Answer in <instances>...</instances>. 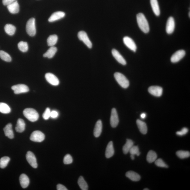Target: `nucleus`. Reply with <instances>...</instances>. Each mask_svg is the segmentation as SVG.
I'll list each match as a JSON object with an SVG mask.
<instances>
[{
    "instance_id": "14",
    "label": "nucleus",
    "mask_w": 190,
    "mask_h": 190,
    "mask_svg": "<svg viewBox=\"0 0 190 190\" xmlns=\"http://www.w3.org/2000/svg\"><path fill=\"white\" fill-rule=\"evenodd\" d=\"M148 90L150 94L155 97H160L163 93L162 88L158 86H151Z\"/></svg>"
},
{
    "instance_id": "49",
    "label": "nucleus",
    "mask_w": 190,
    "mask_h": 190,
    "mask_svg": "<svg viewBox=\"0 0 190 190\" xmlns=\"http://www.w3.org/2000/svg\"><path fill=\"white\" fill-rule=\"evenodd\" d=\"M190 12H189V17H190Z\"/></svg>"
},
{
    "instance_id": "45",
    "label": "nucleus",
    "mask_w": 190,
    "mask_h": 190,
    "mask_svg": "<svg viewBox=\"0 0 190 190\" xmlns=\"http://www.w3.org/2000/svg\"><path fill=\"white\" fill-rule=\"evenodd\" d=\"M146 117V114L144 113H143L141 114V117L142 119H145Z\"/></svg>"
},
{
    "instance_id": "21",
    "label": "nucleus",
    "mask_w": 190,
    "mask_h": 190,
    "mask_svg": "<svg viewBox=\"0 0 190 190\" xmlns=\"http://www.w3.org/2000/svg\"><path fill=\"white\" fill-rule=\"evenodd\" d=\"M19 182L21 186L23 188H27L29 184L30 180L28 176L25 174H22L19 177Z\"/></svg>"
},
{
    "instance_id": "32",
    "label": "nucleus",
    "mask_w": 190,
    "mask_h": 190,
    "mask_svg": "<svg viewBox=\"0 0 190 190\" xmlns=\"http://www.w3.org/2000/svg\"><path fill=\"white\" fill-rule=\"evenodd\" d=\"M11 111L10 108L7 104L0 103V112L4 114H8L10 113Z\"/></svg>"
},
{
    "instance_id": "48",
    "label": "nucleus",
    "mask_w": 190,
    "mask_h": 190,
    "mask_svg": "<svg viewBox=\"0 0 190 190\" xmlns=\"http://www.w3.org/2000/svg\"><path fill=\"white\" fill-rule=\"evenodd\" d=\"M144 190H149V189H148V188H145V189H144Z\"/></svg>"
},
{
    "instance_id": "1",
    "label": "nucleus",
    "mask_w": 190,
    "mask_h": 190,
    "mask_svg": "<svg viewBox=\"0 0 190 190\" xmlns=\"http://www.w3.org/2000/svg\"><path fill=\"white\" fill-rule=\"evenodd\" d=\"M137 21L140 29L146 34L148 33L150 28L148 22L144 15L142 13L137 15Z\"/></svg>"
},
{
    "instance_id": "19",
    "label": "nucleus",
    "mask_w": 190,
    "mask_h": 190,
    "mask_svg": "<svg viewBox=\"0 0 190 190\" xmlns=\"http://www.w3.org/2000/svg\"><path fill=\"white\" fill-rule=\"evenodd\" d=\"M9 12L12 14H16L19 11V6L17 1H16L7 6Z\"/></svg>"
},
{
    "instance_id": "23",
    "label": "nucleus",
    "mask_w": 190,
    "mask_h": 190,
    "mask_svg": "<svg viewBox=\"0 0 190 190\" xmlns=\"http://www.w3.org/2000/svg\"><path fill=\"white\" fill-rule=\"evenodd\" d=\"M126 176L134 182H138L141 179V176L134 171H128L126 174Z\"/></svg>"
},
{
    "instance_id": "11",
    "label": "nucleus",
    "mask_w": 190,
    "mask_h": 190,
    "mask_svg": "<svg viewBox=\"0 0 190 190\" xmlns=\"http://www.w3.org/2000/svg\"><path fill=\"white\" fill-rule=\"evenodd\" d=\"M123 42L125 45L130 49L135 52L137 50V46L133 40L128 36L124 37Z\"/></svg>"
},
{
    "instance_id": "46",
    "label": "nucleus",
    "mask_w": 190,
    "mask_h": 190,
    "mask_svg": "<svg viewBox=\"0 0 190 190\" xmlns=\"http://www.w3.org/2000/svg\"><path fill=\"white\" fill-rule=\"evenodd\" d=\"M130 157H131V158L132 159V160H134V154H131V156H130Z\"/></svg>"
},
{
    "instance_id": "10",
    "label": "nucleus",
    "mask_w": 190,
    "mask_h": 190,
    "mask_svg": "<svg viewBox=\"0 0 190 190\" xmlns=\"http://www.w3.org/2000/svg\"><path fill=\"white\" fill-rule=\"evenodd\" d=\"M45 77L46 80L51 85L57 86L59 84V82L58 78L51 73H47L46 74Z\"/></svg>"
},
{
    "instance_id": "8",
    "label": "nucleus",
    "mask_w": 190,
    "mask_h": 190,
    "mask_svg": "<svg viewBox=\"0 0 190 190\" xmlns=\"http://www.w3.org/2000/svg\"><path fill=\"white\" fill-rule=\"evenodd\" d=\"M119 122L117 112L115 108L112 109L111 111V117H110V124L111 126L115 128L117 126Z\"/></svg>"
},
{
    "instance_id": "33",
    "label": "nucleus",
    "mask_w": 190,
    "mask_h": 190,
    "mask_svg": "<svg viewBox=\"0 0 190 190\" xmlns=\"http://www.w3.org/2000/svg\"><path fill=\"white\" fill-rule=\"evenodd\" d=\"M0 58L3 60L7 62H10L12 61V57L8 53L3 50H0Z\"/></svg>"
},
{
    "instance_id": "30",
    "label": "nucleus",
    "mask_w": 190,
    "mask_h": 190,
    "mask_svg": "<svg viewBox=\"0 0 190 190\" xmlns=\"http://www.w3.org/2000/svg\"><path fill=\"white\" fill-rule=\"evenodd\" d=\"M157 157V154L155 152L150 151L148 152L147 156V160L149 163H152L156 161Z\"/></svg>"
},
{
    "instance_id": "37",
    "label": "nucleus",
    "mask_w": 190,
    "mask_h": 190,
    "mask_svg": "<svg viewBox=\"0 0 190 190\" xmlns=\"http://www.w3.org/2000/svg\"><path fill=\"white\" fill-rule=\"evenodd\" d=\"M155 164L158 167L165 168H168V166L161 158H159L158 160H156Z\"/></svg>"
},
{
    "instance_id": "28",
    "label": "nucleus",
    "mask_w": 190,
    "mask_h": 190,
    "mask_svg": "<svg viewBox=\"0 0 190 190\" xmlns=\"http://www.w3.org/2000/svg\"><path fill=\"white\" fill-rule=\"evenodd\" d=\"M133 141L130 139H127L126 143L124 145L123 148V153L125 154H127L129 152L131 147L134 145Z\"/></svg>"
},
{
    "instance_id": "15",
    "label": "nucleus",
    "mask_w": 190,
    "mask_h": 190,
    "mask_svg": "<svg viewBox=\"0 0 190 190\" xmlns=\"http://www.w3.org/2000/svg\"><path fill=\"white\" fill-rule=\"evenodd\" d=\"M112 53L114 58L119 63L123 65H126V61L117 50L116 49H113L112 51Z\"/></svg>"
},
{
    "instance_id": "16",
    "label": "nucleus",
    "mask_w": 190,
    "mask_h": 190,
    "mask_svg": "<svg viewBox=\"0 0 190 190\" xmlns=\"http://www.w3.org/2000/svg\"><path fill=\"white\" fill-rule=\"evenodd\" d=\"M65 16V12H57L53 14L48 19L49 22H52L63 18Z\"/></svg>"
},
{
    "instance_id": "43",
    "label": "nucleus",
    "mask_w": 190,
    "mask_h": 190,
    "mask_svg": "<svg viewBox=\"0 0 190 190\" xmlns=\"http://www.w3.org/2000/svg\"><path fill=\"white\" fill-rule=\"evenodd\" d=\"M16 1L17 0H3V3L4 5L8 6Z\"/></svg>"
},
{
    "instance_id": "36",
    "label": "nucleus",
    "mask_w": 190,
    "mask_h": 190,
    "mask_svg": "<svg viewBox=\"0 0 190 190\" xmlns=\"http://www.w3.org/2000/svg\"><path fill=\"white\" fill-rule=\"evenodd\" d=\"M176 155L181 159H184L189 157L190 153L188 151H177Z\"/></svg>"
},
{
    "instance_id": "25",
    "label": "nucleus",
    "mask_w": 190,
    "mask_h": 190,
    "mask_svg": "<svg viewBox=\"0 0 190 190\" xmlns=\"http://www.w3.org/2000/svg\"><path fill=\"white\" fill-rule=\"evenodd\" d=\"M25 124L23 119L19 118L18 120L15 129L17 132L22 133L25 129Z\"/></svg>"
},
{
    "instance_id": "7",
    "label": "nucleus",
    "mask_w": 190,
    "mask_h": 190,
    "mask_svg": "<svg viewBox=\"0 0 190 190\" xmlns=\"http://www.w3.org/2000/svg\"><path fill=\"white\" fill-rule=\"evenodd\" d=\"M12 89L14 90L15 94H19L22 93H25L29 91V89L28 86L20 84L12 86Z\"/></svg>"
},
{
    "instance_id": "12",
    "label": "nucleus",
    "mask_w": 190,
    "mask_h": 190,
    "mask_svg": "<svg viewBox=\"0 0 190 190\" xmlns=\"http://www.w3.org/2000/svg\"><path fill=\"white\" fill-rule=\"evenodd\" d=\"M185 55V52L184 50H180L177 51L173 55L171 59L172 63H175L178 62Z\"/></svg>"
},
{
    "instance_id": "47",
    "label": "nucleus",
    "mask_w": 190,
    "mask_h": 190,
    "mask_svg": "<svg viewBox=\"0 0 190 190\" xmlns=\"http://www.w3.org/2000/svg\"><path fill=\"white\" fill-rule=\"evenodd\" d=\"M140 151H139V152H138L137 153V154H136V155L137 156H139L140 155Z\"/></svg>"
},
{
    "instance_id": "5",
    "label": "nucleus",
    "mask_w": 190,
    "mask_h": 190,
    "mask_svg": "<svg viewBox=\"0 0 190 190\" xmlns=\"http://www.w3.org/2000/svg\"><path fill=\"white\" fill-rule=\"evenodd\" d=\"M78 36L79 39L82 41L85 45L89 48L92 47V44L88 37L87 33L84 31H81L78 33Z\"/></svg>"
},
{
    "instance_id": "9",
    "label": "nucleus",
    "mask_w": 190,
    "mask_h": 190,
    "mask_svg": "<svg viewBox=\"0 0 190 190\" xmlns=\"http://www.w3.org/2000/svg\"><path fill=\"white\" fill-rule=\"evenodd\" d=\"M26 159L31 166L34 168H36L38 166L36 158L32 152L29 151L27 152L26 154Z\"/></svg>"
},
{
    "instance_id": "41",
    "label": "nucleus",
    "mask_w": 190,
    "mask_h": 190,
    "mask_svg": "<svg viewBox=\"0 0 190 190\" xmlns=\"http://www.w3.org/2000/svg\"><path fill=\"white\" fill-rule=\"evenodd\" d=\"M139 152V148L137 146H133L131 149H130L129 152L131 154L136 155L137 153Z\"/></svg>"
},
{
    "instance_id": "13",
    "label": "nucleus",
    "mask_w": 190,
    "mask_h": 190,
    "mask_svg": "<svg viewBox=\"0 0 190 190\" xmlns=\"http://www.w3.org/2000/svg\"><path fill=\"white\" fill-rule=\"evenodd\" d=\"M175 28V22L174 18L170 17L168 19L166 26V31L168 34H171L174 32Z\"/></svg>"
},
{
    "instance_id": "29",
    "label": "nucleus",
    "mask_w": 190,
    "mask_h": 190,
    "mask_svg": "<svg viewBox=\"0 0 190 190\" xmlns=\"http://www.w3.org/2000/svg\"><path fill=\"white\" fill-rule=\"evenodd\" d=\"M58 37L56 35H51L47 40L48 45L49 47L54 46L58 41Z\"/></svg>"
},
{
    "instance_id": "18",
    "label": "nucleus",
    "mask_w": 190,
    "mask_h": 190,
    "mask_svg": "<svg viewBox=\"0 0 190 190\" xmlns=\"http://www.w3.org/2000/svg\"><path fill=\"white\" fill-rule=\"evenodd\" d=\"M114 153L113 143L112 141H110L108 143L105 151V156L107 158H109L113 156Z\"/></svg>"
},
{
    "instance_id": "38",
    "label": "nucleus",
    "mask_w": 190,
    "mask_h": 190,
    "mask_svg": "<svg viewBox=\"0 0 190 190\" xmlns=\"http://www.w3.org/2000/svg\"><path fill=\"white\" fill-rule=\"evenodd\" d=\"M73 162V159L72 157L70 154H67L64 157L63 163L66 165L71 164Z\"/></svg>"
},
{
    "instance_id": "4",
    "label": "nucleus",
    "mask_w": 190,
    "mask_h": 190,
    "mask_svg": "<svg viewBox=\"0 0 190 190\" xmlns=\"http://www.w3.org/2000/svg\"><path fill=\"white\" fill-rule=\"evenodd\" d=\"M26 31L28 34L30 36H35L36 34L35 20L34 18H32L29 20L26 23Z\"/></svg>"
},
{
    "instance_id": "22",
    "label": "nucleus",
    "mask_w": 190,
    "mask_h": 190,
    "mask_svg": "<svg viewBox=\"0 0 190 190\" xmlns=\"http://www.w3.org/2000/svg\"><path fill=\"white\" fill-rule=\"evenodd\" d=\"M151 4L154 14L156 16H160V10L158 0H150Z\"/></svg>"
},
{
    "instance_id": "3",
    "label": "nucleus",
    "mask_w": 190,
    "mask_h": 190,
    "mask_svg": "<svg viewBox=\"0 0 190 190\" xmlns=\"http://www.w3.org/2000/svg\"><path fill=\"white\" fill-rule=\"evenodd\" d=\"M115 79L119 84L124 88H127L129 86V82L124 75L119 72H116L114 74Z\"/></svg>"
},
{
    "instance_id": "44",
    "label": "nucleus",
    "mask_w": 190,
    "mask_h": 190,
    "mask_svg": "<svg viewBox=\"0 0 190 190\" xmlns=\"http://www.w3.org/2000/svg\"><path fill=\"white\" fill-rule=\"evenodd\" d=\"M57 190H67L68 189L64 186V185L59 184L57 185Z\"/></svg>"
},
{
    "instance_id": "35",
    "label": "nucleus",
    "mask_w": 190,
    "mask_h": 190,
    "mask_svg": "<svg viewBox=\"0 0 190 190\" xmlns=\"http://www.w3.org/2000/svg\"><path fill=\"white\" fill-rule=\"evenodd\" d=\"M10 161V158L7 156H4L0 159V168L2 169L5 168Z\"/></svg>"
},
{
    "instance_id": "31",
    "label": "nucleus",
    "mask_w": 190,
    "mask_h": 190,
    "mask_svg": "<svg viewBox=\"0 0 190 190\" xmlns=\"http://www.w3.org/2000/svg\"><path fill=\"white\" fill-rule=\"evenodd\" d=\"M78 184L81 190H88V185L82 176H80L78 180Z\"/></svg>"
},
{
    "instance_id": "27",
    "label": "nucleus",
    "mask_w": 190,
    "mask_h": 190,
    "mask_svg": "<svg viewBox=\"0 0 190 190\" xmlns=\"http://www.w3.org/2000/svg\"><path fill=\"white\" fill-rule=\"evenodd\" d=\"M4 30L6 34L10 36H12L15 34L16 30V28L14 25L11 24H7L4 27Z\"/></svg>"
},
{
    "instance_id": "6",
    "label": "nucleus",
    "mask_w": 190,
    "mask_h": 190,
    "mask_svg": "<svg viewBox=\"0 0 190 190\" xmlns=\"http://www.w3.org/2000/svg\"><path fill=\"white\" fill-rule=\"evenodd\" d=\"M45 139V134L39 131L33 132L30 137V140L35 142H42Z\"/></svg>"
},
{
    "instance_id": "17",
    "label": "nucleus",
    "mask_w": 190,
    "mask_h": 190,
    "mask_svg": "<svg viewBox=\"0 0 190 190\" xmlns=\"http://www.w3.org/2000/svg\"><path fill=\"white\" fill-rule=\"evenodd\" d=\"M103 129L102 121L99 120L97 121L94 130V135L96 138L100 136Z\"/></svg>"
},
{
    "instance_id": "26",
    "label": "nucleus",
    "mask_w": 190,
    "mask_h": 190,
    "mask_svg": "<svg viewBox=\"0 0 190 190\" xmlns=\"http://www.w3.org/2000/svg\"><path fill=\"white\" fill-rule=\"evenodd\" d=\"M57 48L54 46H52L49 49L47 52L43 54V57H48L49 59H51L56 54L57 51Z\"/></svg>"
},
{
    "instance_id": "40",
    "label": "nucleus",
    "mask_w": 190,
    "mask_h": 190,
    "mask_svg": "<svg viewBox=\"0 0 190 190\" xmlns=\"http://www.w3.org/2000/svg\"><path fill=\"white\" fill-rule=\"evenodd\" d=\"M188 132V129L186 127H183L180 131H177L176 134L178 136H182L186 134Z\"/></svg>"
},
{
    "instance_id": "34",
    "label": "nucleus",
    "mask_w": 190,
    "mask_h": 190,
    "mask_svg": "<svg viewBox=\"0 0 190 190\" xmlns=\"http://www.w3.org/2000/svg\"><path fill=\"white\" fill-rule=\"evenodd\" d=\"M18 47L20 50L22 52H26L28 50V43L25 42L21 41L18 44Z\"/></svg>"
},
{
    "instance_id": "39",
    "label": "nucleus",
    "mask_w": 190,
    "mask_h": 190,
    "mask_svg": "<svg viewBox=\"0 0 190 190\" xmlns=\"http://www.w3.org/2000/svg\"><path fill=\"white\" fill-rule=\"evenodd\" d=\"M50 110L49 108H47L43 114V117L46 120H48L50 117Z\"/></svg>"
},
{
    "instance_id": "42",
    "label": "nucleus",
    "mask_w": 190,
    "mask_h": 190,
    "mask_svg": "<svg viewBox=\"0 0 190 190\" xmlns=\"http://www.w3.org/2000/svg\"><path fill=\"white\" fill-rule=\"evenodd\" d=\"M59 116L58 112L56 110H53V111H51L50 113V117L52 118H56Z\"/></svg>"
},
{
    "instance_id": "2",
    "label": "nucleus",
    "mask_w": 190,
    "mask_h": 190,
    "mask_svg": "<svg viewBox=\"0 0 190 190\" xmlns=\"http://www.w3.org/2000/svg\"><path fill=\"white\" fill-rule=\"evenodd\" d=\"M24 116L29 120L32 122H35L38 120L39 114L38 112L32 108H27L24 110L23 112Z\"/></svg>"
},
{
    "instance_id": "20",
    "label": "nucleus",
    "mask_w": 190,
    "mask_h": 190,
    "mask_svg": "<svg viewBox=\"0 0 190 190\" xmlns=\"http://www.w3.org/2000/svg\"><path fill=\"white\" fill-rule=\"evenodd\" d=\"M4 131L6 136L9 138L12 139L14 138V134L12 129V125L8 123L4 128Z\"/></svg>"
},
{
    "instance_id": "24",
    "label": "nucleus",
    "mask_w": 190,
    "mask_h": 190,
    "mask_svg": "<svg viewBox=\"0 0 190 190\" xmlns=\"http://www.w3.org/2000/svg\"><path fill=\"white\" fill-rule=\"evenodd\" d=\"M136 123L141 133L144 134H146L148 131L146 124L140 119L137 120Z\"/></svg>"
}]
</instances>
